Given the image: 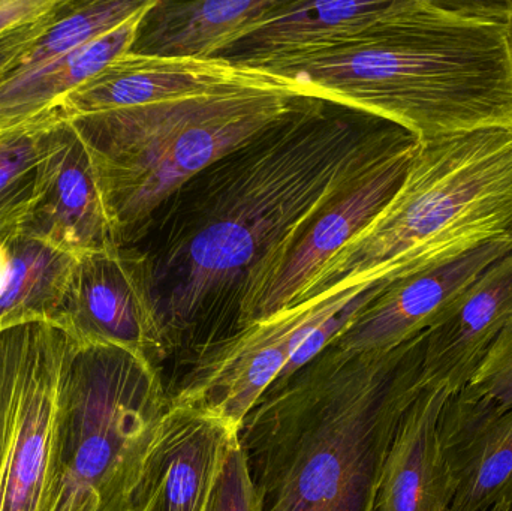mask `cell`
<instances>
[{
    "label": "cell",
    "mask_w": 512,
    "mask_h": 511,
    "mask_svg": "<svg viewBox=\"0 0 512 511\" xmlns=\"http://www.w3.org/2000/svg\"><path fill=\"white\" fill-rule=\"evenodd\" d=\"M418 141L381 117L303 96L177 189L147 225V245L132 246L149 264L171 377L242 329L324 210Z\"/></svg>",
    "instance_id": "obj_1"
},
{
    "label": "cell",
    "mask_w": 512,
    "mask_h": 511,
    "mask_svg": "<svg viewBox=\"0 0 512 511\" xmlns=\"http://www.w3.org/2000/svg\"><path fill=\"white\" fill-rule=\"evenodd\" d=\"M426 332L388 351L328 345L237 431L261 511H373L400 422L424 387Z\"/></svg>",
    "instance_id": "obj_2"
},
{
    "label": "cell",
    "mask_w": 512,
    "mask_h": 511,
    "mask_svg": "<svg viewBox=\"0 0 512 511\" xmlns=\"http://www.w3.org/2000/svg\"><path fill=\"white\" fill-rule=\"evenodd\" d=\"M508 2L397 0L354 45L259 69L420 141L512 126Z\"/></svg>",
    "instance_id": "obj_3"
},
{
    "label": "cell",
    "mask_w": 512,
    "mask_h": 511,
    "mask_svg": "<svg viewBox=\"0 0 512 511\" xmlns=\"http://www.w3.org/2000/svg\"><path fill=\"white\" fill-rule=\"evenodd\" d=\"M303 96L276 77L125 110L68 117L83 138L119 246H137L186 182L282 119Z\"/></svg>",
    "instance_id": "obj_4"
},
{
    "label": "cell",
    "mask_w": 512,
    "mask_h": 511,
    "mask_svg": "<svg viewBox=\"0 0 512 511\" xmlns=\"http://www.w3.org/2000/svg\"><path fill=\"white\" fill-rule=\"evenodd\" d=\"M510 236L512 126L420 141L393 198L291 306L378 267L408 276Z\"/></svg>",
    "instance_id": "obj_5"
},
{
    "label": "cell",
    "mask_w": 512,
    "mask_h": 511,
    "mask_svg": "<svg viewBox=\"0 0 512 511\" xmlns=\"http://www.w3.org/2000/svg\"><path fill=\"white\" fill-rule=\"evenodd\" d=\"M168 408L164 375L149 359L80 342L66 380L48 511H132Z\"/></svg>",
    "instance_id": "obj_6"
},
{
    "label": "cell",
    "mask_w": 512,
    "mask_h": 511,
    "mask_svg": "<svg viewBox=\"0 0 512 511\" xmlns=\"http://www.w3.org/2000/svg\"><path fill=\"white\" fill-rule=\"evenodd\" d=\"M78 339L33 320L0 330V511H48Z\"/></svg>",
    "instance_id": "obj_7"
},
{
    "label": "cell",
    "mask_w": 512,
    "mask_h": 511,
    "mask_svg": "<svg viewBox=\"0 0 512 511\" xmlns=\"http://www.w3.org/2000/svg\"><path fill=\"white\" fill-rule=\"evenodd\" d=\"M393 275L390 269L370 270L363 281L340 282L212 345L168 381L170 404L240 426L313 330L375 285L396 281Z\"/></svg>",
    "instance_id": "obj_8"
},
{
    "label": "cell",
    "mask_w": 512,
    "mask_h": 511,
    "mask_svg": "<svg viewBox=\"0 0 512 511\" xmlns=\"http://www.w3.org/2000/svg\"><path fill=\"white\" fill-rule=\"evenodd\" d=\"M59 324L83 344L116 345L159 369L167 363L149 264L137 248L110 246L77 255Z\"/></svg>",
    "instance_id": "obj_9"
},
{
    "label": "cell",
    "mask_w": 512,
    "mask_h": 511,
    "mask_svg": "<svg viewBox=\"0 0 512 511\" xmlns=\"http://www.w3.org/2000/svg\"><path fill=\"white\" fill-rule=\"evenodd\" d=\"M18 233L74 255L119 246L89 150L60 108L45 132L38 189Z\"/></svg>",
    "instance_id": "obj_10"
},
{
    "label": "cell",
    "mask_w": 512,
    "mask_h": 511,
    "mask_svg": "<svg viewBox=\"0 0 512 511\" xmlns=\"http://www.w3.org/2000/svg\"><path fill=\"white\" fill-rule=\"evenodd\" d=\"M512 251V236L424 267L387 285L331 345L343 353L393 350L427 332L499 258Z\"/></svg>",
    "instance_id": "obj_11"
},
{
    "label": "cell",
    "mask_w": 512,
    "mask_h": 511,
    "mask_svg": "<svg viewBox=\"0 0 512 511\" xmlns=\"http://www.w3.org/2000/svg\"><path fill=\"white\" fill-rule=\"evenodd\" d=\"M239 426L170 404L147 456L132 511H204Z\"/></svg>",
    "instance_id": "obj_12"
},
{
    "label": "cell",
    "mask_w": 512,
    "mask_h": 511,
    "mask_svg": "<svg viewBox=\"0 0 512 511\" xmlns=\"http://www.w3.org/2000/svg\"><path fill=\"white\" fill-rule=\"evenodd\" d=\"M271 78L273 75L237 68L219 57L177 59L126 53L71 90L56 107L65 117L86 116L206 95Z\"/></svg>",
    "instance_id": "obj_13"
},
{
    "label": "cell",
    "mask_w": 512,
    "mask_h": 511,
    "mask_svg": "<svg viewBox=\"0 0 512 511\" xmlns=\"http://www.w3.org/2000/svg\"><path fill=\"white\" fill-rule=\"evenodd\" d=\"M418 146L420 141L385 162L313 221L256 297L242 329L297 300L313 275L393 198Z\"/></svg>",
    "instance_id": "obj_14"
},
{
    "label": "cell",
    "mask_w": 512,
    "mask_h": 511,
    "mask_svg": "<svg viewBox=\"0 0 512 511\" xmlns=\"http://www.w3.org/2000/svg\"><path fill=\"white\" fill-rule=\"evenodd\" d=\"M396 5L397 0H282L258 29L218 57L237 68L259 71L339 50L381 26Z\"/></svg>",
    "instance_id": "obj_15"
},
{
    "label": "cell",
    "mask_w": 512,
    "mask_h": 511,
    "mask_svg": "<svg viewBox=\"0 0 512 511\" xmlns=\"http://www.w3.org/2000/svg\"><path fill=\"white\" fill-rule=\"evenodd\" d=\"M512 320V251L493 263L426 332L423 380L448 395L471 380Z\"/></svg>",
    "instance_id": "obj_16"
},
{
    "label": "cell",
    "mask_w": 512,
    "mask_h": 511,
    "mask_svg": "<svg viewBox=\"0 0 512 511\" xmlns=\"http://www.w3.org/2000/svg\"><path fill=\"white\" fill-rule=\"evenodd\" d=\"M439 435L457 483L448 511H489L512 501V408L493 410L448 395Z\"/></svg>",
    "instance_id": "obj_17"
},
{
    "label": "cell",
    "mask_w": 512,
    "mask_h": 511,
    "mask_svg": "<svg viewBox=\"0 0 512 511\" xmlns=\"http://www.w3.org/2000/svg\"><path fill=\"white\" fill-rule=\"evenodd\" d=\"M448 393L423 387L406 411L379 480L373 511H448L456 479L442 450L439 419Z\"/></svg>",
    "instance_id": "obj_18"
},
{
    "label": "cell",
    "mask_w": 512,
    "mask_h": 511,
    "mask_svg": "<svg viewBox=\"0 0 512 511\" xmlns=\"http://www.w3.org/2000/svg\"><path fill=\"white\" fill-rule=\"evenodd\" d=\"M282 0H152L129 53L213 59L258 29Z\"/></svg>",
    "instance_id": "obj_19"
},
{
    "label": "cell",
    "mask_w": 512,
    "mask_h": 511,
    "mask_svg": "<svg viewBox=\"0 0 512 511\" xmlns=\"http://www.w3.org/2000/svg\"><path fill=\"white\" fill-rule=\"evenodd\" d=\"M143 12L107 35L35 71L0 83V131L53 110L71 90L101 72L117 57L129 53Z\"/></svg>",
    "instance_id": "obj_20"
},
{
    "label": "cell",
    "mask_w": 512,
    "mask_h": 511,
    "mask_svg": "<svg viewBox=\"0 0 512 511\" xmlns=\"http://www.w3.org/2000/svg\"><path fill=\"white\" fill-rule=\"evenodd\" d=\"M0 240L8 254L0 284V330L33 320L59 323L77 255L21 233Z\"/></svg>",
    "instance_id": "obj_21"
},
{
    "label": "cell",
    "mask_w": 512,
    "mask_h": 511,
    "mask_svg": "<svg viewBox=\"0 0 512 511\" xmlns=\"http://www.w3.org/2000/svg\"><path fill=\"white\" fill-rule=\"evenodd\" d=\"M150 3L152 0H60L56 17L44 35L5 80L35 71L107 35L143 12Z\"/></svg>",
    "instance_id": "obj_22"
},
{
    "label": "cell",
    "mask_w": 512,
    "mask_h": 511,
    "mask_svg": "<svg viewBox=\"0 0 512 511\" xmlns=\"http://www.w3.org/2000/svg\"><path fill=\"white\" fill-rule=\"evenodd\" d=\"M57 110L0 131V239L18 233L32 207L45 132Z\"/></svg>",
    "instance_id": "obj_23"
},
{
    "label": "cell",
    "mask_w": 512,
    "mask_h": 511,
    "mask_svg": "<svg viewBox=\"0 0 512 511\" xmlns=\"http://www.w3.org/2000/svg\"><path fill=\"white\" fill-rule=\"evenodd\" d=\"M457 395L493 410H511L512 320L502 330L477 371L472 374L471 380Z\"/></svg>",
    "instance_id": "obj_24"
},
{
    "label": "cell",
    "mask_w": 512,
    "mask_h": 511,
    "mask_svg": "<svg viewBox=\"0 0 512 511\" xmlns=\"http://www.w3.org/2000/svg\"><path fill=\"white\" fill-rule=\"evenodd\" d=\"M204 511H261L239 441L231 449Z\"/></svg>",
    "instance_id": "obj_25"
},
{
    "label": "cell",
    "mask_w": 512,
    "mask_h": 511,
    "mask_svg": "<svg viewBox=\"0 0 512 511\" xmlns=\"http://www.w3.org/2000/svg\"><path fill=\"white\" fill-rule=\"evenodd\" d=\"M59 5L60 0L50 11L0 35V83L5 80L9 72L17 68L18 63L32 50L36 41L44 35L45 30L56 17Z\"/></svg>",
    "instance_id": "obj_26"
},
{
    "label": "cell",
    "mask_w": 512,
    "mask_h": 511,
    "mask_svg": "<svg viewBox=\"0 0 512 511\" xmlns=\"http://www.w3.org/2000/svg\"><path fill=\"white\" fill-rule=\"evenodd\" d=\"M59 0H0V35L50 11Z\"/></svg>",
    "instance_id": "obj_27"
},
{
    "label": "cell",
    "mask_w": 512,
    "mask_h": 511,
    "mask_svg": "<svg viewBox=\"0 0 512 511\" xmlns=\"http://www.w3.org/2000/svg\"><path fill=\"white\" fill-rule=\"evenodd\" d=\"M505 44H507L508 56L512 66V2H508L507 14L504 21Z\"/></svg>",
    "instance_id": "obj_28"
},
{
    "label": "cell",
    "mask_w": 512,
    "mask_h": 511,
    "mask_svg": "<svg viewBox=\"0 0 512 511\" xmlns=\"http://www.w3.org/2000/svg\"><path fill=\"white\" fill-rule=\"evenodd\" d=\"M489 511H512V501H504V503L498 504Z\"/></svg>",
    "instance_id": "obj_29"
}]
</instances>
